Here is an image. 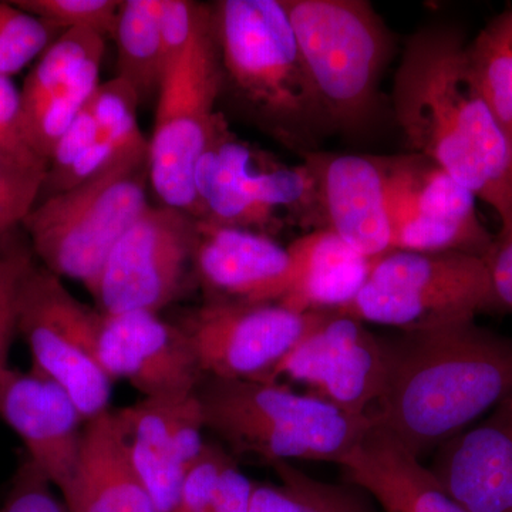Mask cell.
<instances>
[{"label":"cell","mask_w":512,"mask_h":512,"mask_svg":"<svg viewBox=\"0 0 512 512\" xmlns=\"http://www.w3.org/2000/svg\"><path fill=\"white\" fill-rule=\"evenodd\" d=\"M104 50L103 36L67 30L50 43L26 76L20 90V136L46 163L99 86Z\"/></svg>","instance_id":"cell-16"},{"label":"cell","mask_w":512,"mask_h":512,"mask_svg":"<svg viewBox=\"0 0 512 512\" xmlns=\"http://www.w3.org/2000/svg\"><path fill=\"white\" fill-rule=\"evenodd\" d=\"M320 104L335 133L359 134L380 116L393 40L365 0H282Z\"/></svg>","instance_id":"cell-5"},{"label":"cell","mask_w":512,"mask_h":512,"mask_svg":"<svg viewBox=\"0 0 512 512\" xmlns=\"http://www.w3.org/2000/svg\"><path fill=\"white\" fill-rule=\"evenodd\" d=\"M379 336L386 376L370 414L416 457L512 394V338L481 328L476 318Z\"/></svg>","instance_id":"cell-2"},{"label":"cell","mask_w":512,"mask_h":512,"mask_svg":"<svg viewBox=\"0 0 512 512\" xmlns=\"http://www.w3.org/2000/svg\"><path fill=\"white\" fill-rule=\"evenodd\" d=\"M201 6L200 3L187 0H163L160 30L167 69L175 59L183 55L191 42L200 18Z\"/></svg>","instance_id":"cell-33"},{"label":"cell","mask_w":512,"mask_h":512,"mask_svg":"<svg viewBox=\"0 0 512 512\" xmlns=\"http://www.w3.org/2000/svg\"><path fill=\"white\" fill-rule=\"evenodd\" d=\"M194 268L210 299L281 303L292 279V256L275 238L198 221Z\"/></svg>","instance_id":"cell-20"},{"label":"cell","mask_w":512,"mask_h":512,"mask_svg":"<svg viewBox=\"0 0 512 512\" xmlns=\"http://www.w3.org/2000/svg\"><path fill=\"white\" fill-rule=\"evenodd\" d=\"M281 484H256L249 512H377L356 485L330 484L292 463L271 464Z\"/></svg>","instance_id":"cell-26"},{"label":"cell","mask_w":512,"mask_h":512,"mask_svg":"<svg viewBox=\"0 0 512 512\" xmlns=\"http://www.w3.org/2000/svg\"><path fill=\"white\" fill-rule=\"evenodd\" d=\"M338 466L348 483L370 495L383 512H468L430 467L375 419Z\"/></svg>","instance_id":"cell-22"},{"label":"cell","mask_w":512,"mask_h":512,"mask_svg":"<svg viewBox=\"0 0 512 512\" xmlns=\"http://www.w3.org/2000/svg\"><path fill=\"white\" fill-rule=\"evenodd\" d=\"M214 9L224 92L252 123L299 154L333 131L282 0H221Z\"/></svg>","instance_id":"cell-3"},{"label":"cell","mask_w":512,"mask_h":512,"mask_svg":"<svg viewBox=\"0 0 512 512\" xmlns=\"http://www.w3.org/2000/svg\"><path fill=\"white\" fill-rule=\"evenodd\" d=\"M430 470L468 512H512V394L441 444Z\"/></svg>","instance_id":"cell-21"},{"label":"cell","mask_w":512,"mask_h":512,"mask_svg":"<svg viewBox=\"0 0 512 512\" xmlns=\"http://www.w3.org/2000/svg\"><path fill=\"white\" fill-rule=\"evenodd\" d=\"M384 376L380 336L362 320L328 311L279 363L269 383L286 377L343 412L366 416L382 396Z\"/></svg>","instance_id":"cell-14"},{"label":"cell","mask_w":512,"mask_h":512,"mask_svg":"<svg viewBox=\"0 0 512 512\" xmlns=\"http://www.w3.org/2000/svg\"><path fill=\"white\" fill-rule=\"evenodd\" d=\"M393 113L414 154L446 171L501 220L512 237V146L474 79L457 29L427 26L403 50Z\"/></svg>","instance_id":"cell-1"},{"label":"cell","mask_w":512,"mask_h":512,"mask_svg":"<svg viewBox=\"0 0 512 512\" xmlns=\"http://www.w3.org/2000/svg\"><path fill=\"white\" fill-rule=\"evenodd\" d=\"M15 319L33 370L59 384L84 421L110 412L113 380L99 360L103 313L74 298L62 278L32 259L16 288Z\"/></svg>","instance_id":"cell-10"},{"label":"cell","mask_w":512,"mask_h":512,"mask_svg":"<svg viewBox=\"0 0 512 512\" xmlns=\"http://www.w3.org/2000/svg\"><path fill=\"white\" fill-rule=\"evenodd\" d=\"M197 396L207 429L235 454L269 464H339L373 421L372 414L355 416L278 383L204 376Z\"/></svg>","instance_id":"cell-4"},{"label":"cell","mask_w":512,"mask_h":512,"mask_svg":"<svg viewBox=\"0 0 512 512\" xmlns=\"http://www.w3.org/2000/svg\"><path fill=\"white\" fill-rule=\"evenodd\" d=\"M292 279L279 305L295 312L340 311L362 291L376 261L328 229L306 232L288 245Z\"/></svg>","instance_id":"cell-24"},{"label":"cell","mask_w":512,"mask_h":512,"mask_svg":"<svg viewBox=\"0 0 512 512\" xmlns=\"http://www.w3.org/2000/svg\"><path fill=\"white\" fill-rule=\"evenodd\" d=\"M111 414L131 467L157 511H177L188 470L207 446L197 392L144 397Z\"/></svg>","instance_id":"cell-15"},{"label":"cell","mask_w":512,"mask_h":512,"mask_svg":"<svg viewBox=\"0 0 512 512\" xmlns=\"http://www.w3.org/2000/svg\"><path fill=\"white\" fill-rule=\"evenodd\" d=\"M62 500L70 512H158L131 467L111 410L84 424L79 467Z\"/></svg>","instance_id":"cell-23"},{"label":"cell","mask_w":512,"mask_h":512,"mask_svg":"<svg viewBox=\"0 0 512 512\" xmlns=\"http://www.w3.org/2000/svg\"><path fill=\"white\" fill-rule=\"evenodd\" d=\"M13 5L35 16L47 28L90 30L114 37L121 3L117 0H13Z\"/></svg>","instance_id":"cell-29"},{"label":"cell","mask_w":512,"mask_h":512,"mask_svg":"<svg viewBox=\"0 0 512 512\" xmlns=\"http://www.w3.org/2000/svg\"><path fill=\"white\" fill-rule=\"evenodd\" d=\"M0 417L52 487L66 494L79 467L86 424L72 397L36 370L8 367L0 379Z\"/></svg>","instance_id":"cell-19"},{"label":"cell","mask_w":512,"mask_h":512,"mask_svg":"<svg viewBox=\"0 0 512 512\" xmlns=\"http://www.w3.org/2000/svg\"><path fill=\"white\" fill-rule=\"evenodd\" d=\"M6 265V254L0 255V278H2L3 269Z\"/></svg>","instance_id":"cell-38"},{"label":"cell","mask_w":512,"mask_h":512,"mask_svg":"<svg viewBox=\"0 0 512 512\" xmlns=\"http://www.w3.org/2000/svg\"><path fill=\"white\" fill-rule=\"evenodd\" d=\"M474 79L512 146V9L491 20L467 43Z\"/></svg>","instance_id":"cell-28"},{"label":"cell","mask_w":512,"mask_h":512,"mask_svg":"<svg viewBox=\"0 0 512 512\" xmlns=\"http://www.w3.org/2000/svg\"><path fill=\"white\" fill-rule=\"evenodd\" d=\"M224 93L214 9L202 5L197 28L183 55L165 70L157 93L156 119L148 140L150 184L167 207L202 220L195 168L222 119Z\"/></svg>","instance_id":"cell-7"},{"label":"cell","mask_w":512,"mask_h":512,"mask_svg":"<svg viewBox=\"0 0 512 512\" xmlns=\"http://www.w3.org/2000/svg\"><path fill=\"white\" fill-rule=\"evenodd\" d=\"M495 306L512 312V237H497L487 256Z\"/></svg>","instance_id":"cell-35"},{"label":"cell","mask_w":512,"mask_h":512,"mask_svg":"<svg viewBox=\"0 0 512 512\" xmlns=\"http://www.w3.org/2000/svg\"><path fill=\"white\" fill-rule=\"evenodd\" d=\"M302 163L315 181L320 229L373 261L390 254L389 158L320 150Z\"/></svg>","instance_id":"cell-17"},{"label":"cell","mask_w":512,"mask_h":512,"mask_svg":"<svg viewBox=\"0 0 512 512\" xmlns=\"http://www.w3.org/2000/svg\"><path fill=\"white\" fill-rule=\"evenodd\" d=\"M35 205L32 198H0V238L22 224Z\"/></svg>","instance_id":"cell-37"},{"label":"cell","mask_w":512,"mask_h":512,"mask_svg":"<svg viewBox=\"0 0 512 512\" xmlns=\"http://www.w3.org/2000/svg\"><path fill=\"white\" fill-rule=\"evenodd\" d=\"M52 29L12 2H0V77L25 69L50 46Z\"/></svg>","instance_id":"cell-30"},{"label":"cell","mask_w":512,"mask_h":512,"mask_svg":"<svg viewBox=\"0 0 512 512\" xmlns=\"http://www.w3.org/2000/svg\"><path fill=\"white\" fill-rule=\"evenodd\" d=\"M99 360L111 380H127L147 399L195 393L204 377L183 328L158 313H103Z\"/></svg>","instance_id":"cell-18"},{"label":"cell","mask_w":512,"mask_h":512,"mask_svg":"<svg viewBox=\"0 0 512 512\" xmlns=\"http://www.w3.org/2000/svg\"><path fill=\"white\" fill-rule=\"evenodd\" d=\"M47 163L32 151L0 148V198L39 200Z\"/></svg>","instance_id":"cell-32"},{"label":"cell","mask_w":512,"mask_h":512,"mask_svg":"<svg viewBox=\"0 0 512 512\" xmlns=\"http://www.w3.org/2000/svg\"><path fill=\"white\" fill-rule=\"evenodd\" d=\"M387 158L393 251L461 252L487 259L495 238L478 218L476 197L426 157Z\"/></svg>","instance_id":"cell-13"},{"label":"cell","mask_w":512,"mask_h":512,"mask_svg":"<svg viewBox=\"0 0 512 512\" xmlns=\"http://www.w3.org/2000/svg\"><path fill=\"white\" fill-rule=\"evenodd\" d=\"M497 308L487 261L461 252L392 251L340 313L396 330L476 318Z\"/></svg>","instance_id":"cell-9"},{"label":"cell","mask_w":512,"mask_h":512,"mask_svg":"<svg viewBox=\"0 0 512 512\" xmlns=\"http://www.w3.org/2000/svg\"><path fill=\"white\" fill-rule=\"evenodd\" d=\"M320 313L295 312L279 303L208 299L180 326L202 376L269 382Z\"/></svg>","instance_id":"cell-12"},{"label":"cell","mask_w":512,"mask_h":512,"mask_svg":"<svg viewBox=\"0 0 512 512\" xmlns=\"http://www.w3.org/2000/svg\"><path fill=\"white\" fill-rule=\"evenodd\" d=\"M148 146L124 154L72 190L37 201L22 222L33 252L59 278L93 293L110 252L148 207Z\"/></svg>","instance_id":"cell-6"},{"label":"cell","mask_w":512,"mask_h":512,"mask_svg":"<svg viewBox=\"0 0 512 512\" xmlns=\"http://www.w3.org/2000/svg\"><path fill=\"white\" fill-rule=\"evenodd\" d=\"M163 0H126L117 22V77L133 87L140 104L157 96L165 74L160 16Z\"/></svg>","instance_id":"cell-25"},{"label":"cell","mask_w":512,"mask_h":512,"mask_svg":"<svg viewBox=\"0 0 512 512\" xmlns=\"http://www.w3.org/2000/svg\"><path fill=\"white\" fill-rule=\"evenodd\" d=\"M202 220L275 238L293 225L320 229L315 181L305 164L286 165L239 140L222 119L195 168Z\"/></svg>","instance_id":"cell-8"},{"label":"cell","mask_w":512,"mask_h":512,"mask_svg":"<svg viewBox=\"0 0 512 512\" xmlns=\"http://www.w3.org/2000/svg\"><path fill=\"white\" fill-rule=\"evenodd\" d=\"M0 512H70L62 498H57L52 484L39 468L26 458L13 478Z\"/></svg>","instance_id":"cell-31"},{"label":"cell","mask_w":512,"mask_h":512,"mask_svg":"<svg viewBox=\"0 0 512 512\" xmlns=\"http://www.w3.org/2000/svg\"><path fill=\"white\" fill-rule=\"evenodd\" d=\"M19 119L20 90L10 77H0V148L32 151L20 136Z\"/></svg>","instance_id":"cell-36"},{"label":"cell","mask_w":512,"mask_h":512,"mask_svg":"<svg viewBox=\"0 0 512 512\" xmlns=\"http://www.w3.org/2000/svg\"><path fill=\"white\" fill-rule=\"evenodd\" d=\"M26 249L6 252V265L0 278V379L8 369L10 343L16 332L15 296L20 275L32 261Z\"/></svg>","instance_id":"cell-34"},{"label":"cell","mask_w":512,"mask_h":512,"mask_svg":"<svg viewBox=\"0 0 512 512\" xmlns=\"http://www.w3.org/2000/svg\"><path fill=\"white\" fill-rule=\"evenodd\" d=\"M197 244V218L167 205H148L101 269L92 293L99 311L160 312L180 295Z\"/></svg>","instance_id":"cell-11"},{"label":"cell","mask_w":512,"mask_h":512,"mask_svg":"<svg viewBox=\"0 0 512 512\" xmlns=\"http://www.w3.org/2000/svg\"><path fill=\"white\" fill-rule=\"evenodd\" d=\"M254 485L224 448L207 443L188 470L175 512H249Z\"/></svg>","instance_id":"cell-27"}]
</instances>
